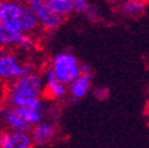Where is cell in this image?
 <instances>
[{
    "mask_svg": "<svg viewBox=\"0 0 149 148\" xmlns=\"http://www.w3.org/2000/svg\"><path fill=\"white\" fill-rule=\"evenodd\" d=\"M42 91L43 81L37 73H32L26 77H19L10 85L7 102L10 103V107H26L37 100H40Z\"/></svg>",
    "mask_w": 149,
    "mask_h": 148,
    "instance_id": "obj_1",
    "label": "cell"
},
{
    "mask_svg": "<svg viewBox=\"0 0 149 148\" xmlns=\"http://www.w3.org/2000/svg\"><path fill=\"white\" fill-rule=\"evenodd\" d=\"M50 70L52 71L56 81L66 85L71 84L79 76V63L73 54L69 52H61L54 56Z\"/></svg>",
    "mask_w": 149,
    "mask_h": 148,
    "instance_id": "obj_2",
    "label": "cell"
},
{
    "mask_svg": "<svg viewBox=\"0 0 149 148\" xmlns=\"http://www.w3.org/2000/svg\"><path fill=\"white\" fill-rule=\"evenodd\" d=\"M27 6L33 11L36 18L43 27L53 30L63 23V17L54 13L47 5L46 0H30Z\"/></svg>",
    "mask_w": 149,
    "mask_h": 148,
    "instance_id": "obj_3",
    "label": "cell"
},
{
    "mask_svg": "<svg viewBox=\"0 0 149 148\" xmlns=\"http://www.w3.org/2000/svg\"><path fill=\"white\" fill-rule=\"evenodd\" d=\"M5 46H14L23 51H30L34 49L36 43L31 36L14 32L0 24V49Z\"/></svg>",
    "mask_w": 149,
    "mask_h": 148,
    "instance_id": "obj_4",
    "label": "cell"
},
{
    "mask_svg": "<svg viewBox=\"0 0 149 148\" xmlns=\"http://www.w3.org/2000/svg\"><path fill=\"white\" fill-rule=\"evenodd\" d=\"M23 63L14 53L4 52L0 58V80H17L20 77Z\"/></svg>",
    "mask_w": 149,
    "mask_h": 148,
    "instance_id": "obj_5",
    "label": "cell"
},
{
    "mask_svg": "<svg viewBox=\"0 0 149 148\" xmlns=\"http://www.w3.org/2000/svg\"><path fill=\"white\" fill-rule=\"evenodd\" d=\"M3 121L11 132L29 133L30 129H32V127L27 123V121L23 116L20 109L15 107H8L7 109L4 110Z\"/></svg>",
    "mask_w": 149,
    "mask_h": 148,
    "instance_id": "obj_6",
    "label": "cell"
},
{
    "mask_svg": "<svg viewBox=\"0 0 149 148\" xmlns=\"http://www.w3.org/2000/svg\"><path fill=\"white\" fill-rule=\"evenodd\" d=\"M23 6H24V4H22V3L6 1L0 24L4 25L7 29H10V30H12V31H14V32H20L19 24H20Z\"/></svg>",
    "mask_w": 149,
    "mask_h": 148,
    "instance_id": "obj_7",
    "label": "cell"
},
{
    "mask_svg": "<svg viewBox=\"0 0 149 148\" xmlns=\"http://www.w3.org/2000/svg\"><path fill=\"white\" fill-rule=\"evenodd\" d=\"M32 145L30 133H0V148H31Z\"/></svg>",
    "mask_w": 149,
    "mask_h": 148,
    "instance_id": "obj_8",
    "label": "cell"
},
{
    "mask_svg": "<svg viewBox=\"0 0 149 148\" xmlns=\"http://www.w3.org/2000/svg\"><path fill=\"white\" fill-rule=\"evenodd\" d=\"M54 132L56 129L53 124L50 122H40L36 124L34 127H32V131L30 133L32 143L37 146H43L49 143L53 139Z\"/></svg>",
    "mask_w": 149,
    "mask_h": 148,
    "instance_id": "obj_9",
    "label": "cell"
},
{
    "mask_svg": "<svg viewBox=\"0 0 149 148\" xmlns=\"http://www.w3.org/2000/svg\"><path fill=\"white\" fill-rule=\"evenodd\" d=\"M44 91H46V95H49L51 98H61L66 94V87L56 81L52 71L49 70L46 72V83Z\"/></svg>",
    "mask_w": 149,
    "mask_h": 148,
    "instance_id": "obj_10",
    "label": "cell"
},
{
    "mask_svg": "<svg viewBox=\"0 0 149 148\" xmlns=\"http://www.w3.org/2000/svg\"><path fill=\"white\" fill-rule=\"evenodd\" d=\"M37 26H38V20L36 18V14L27 5H24L22 17H20V24H19L20 33L29 34L30 32L34 31Z\"/></svg>",
    "mask_w": 149,
    "mask_h": 148,
    "instance_id": "obj_11",
    "label": "cell"
},
{
    "mask_svg": "<svg viewBox=\"0 0 149 148\" xmlns=\"http://www.w3.org/2000/svg\"><path fill=\"white\" fill-rule=\"evenodd\" d=\"M90 85H91L90 80H88L83 76H78L70 84V94H71L72 98H74V100L83 98L88 94Z\"/></svg>",
    "mask_w": 149,
    "mask_h": 148,
    "instance_id": "obj_12",
    "label": "cell"
},
{
    "mask_svg": "<svg viewBox=\"0 0 149 148\" xmlns=\"http://www.w3.org/2000/svg\"><path fill=\"white\" fill-rule=\"evenodd\" d=\"M49 7L61 17L73 11V0H46Z\"/></svg>",
    "mask_w": 149,
    "mask_h": 148,
    "instance_id": "obj_13",
    "label": "cell"
},
{
    "mask_svg": "<svg viewBox=\"0 0 149 148\" xmlns=\"http://www.w3.org/2000/svg\"><path fill=\"white\" fill-rule=\"evenodd\" d=\"M146 4L139 0H132V1H125L122 6V11L127 15H139L143 12Z\"/></svg>",
    "mask_w": 149,
    "mask_h": 148,
    "instance_id": "obj_14",
    "label": "cell"
},
{
    "mask_svg": "<svg viewBox=\"0 0 149 148\" xmlns=\"http://www.w3.org/2000/svg\"><path fill=\"white\" fill-rule=\"evenodd\" d=\"M89 3L85 0H73V11L77 13H85Z\"/></svg>",
    "mask_w": 149,
    "mask_h": 148,
    "instance_id": "obj_15",
    "label": "cell"
},
{
    "mask_svg": "<svg viewBox=\"0 0 149 148\" xmlns=\"http://www.w3.org/2000/svg\"><path fill=\"white\" fill-rule=\"evenodd\" d=\"M79 76H83L88 80H92V70L88 64H79Z\"/></svg>",
    "mask_w": 149,
    "mask_h": 148,
    "instance_id": "obj_16",
    "label": "cell"
},
{
    "mask_svg": "<svg viewBox=\"0 0 149 148\" xmlns=\"http://www.w3.org/2000/svg\"><path fill=\"white\" fill-rule=\"evenodd\" d=\"M90 20H95V19H97V17H98V12H97V10L92 6V5H90L89 4V6H88V8H86V11H85V13H84Z\"/></svg>",
    "mask_w": 149,
    "mask_h": 148,
    "instance_id": "obj_17",
    "label": "cell"
},
{
    "mask_svg": "<svg viewBox=\"0 0 149 148\" xmlns=\"http://www.w3.org/2000/svg\"><path fill=\"white\" fill-rule=\"evenodd\" d=\"M5 5H6V1H0V22H1V17H3V13H4Z\"/></svg>",
    "mask_w": 149,
    "mask_h": 148,
    "instance_id": "obj_18",
    "label": "cell"
},
{
    "mask_svg": "<svg viewBox=\"0 0 149 148\" xmlns=\"http://www.w3.org/2000/svg\"><path fill=\"white\" fill-rule=\"evenodd\" d=\"M4 107L1 105V104H0V119H3V115H4Z\"/></svg>",
    "mask_w": 149,
    "mask_h": 148,
    "instance_id": "obj_19",
    "label": "cell"
},
{
    "mask_svg": "<svg viewBox=\"0 0 149 148\" xmlns=\"http://www.w3.org/2000/svg\"><path fill=\"white\" fill-rule=\"evenodd\" d=\"M3 53H4V51H3V49H0V58H1V56H3Z\"/></svg>",
    "mask_w": 149,
    "mask_h": 148,
    "instance_id": "obj_20",
    "label": "cell"
}]
</instances>
